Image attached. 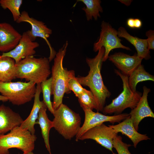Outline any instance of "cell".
Returning <instances> with one entry per match:
<instances>
[{"instance_id":"9c48e42d","label":"cell","mask_w":154,"mask_h":154,"mask_svg":"<svg viewBox=\"0 0 154 154\" xmlns=\"http://www.w3.org/2000/svg\"><path fill=\"white\" fill-rule=\"evenodd\" d=\"M85 114L84 122L76 136L75 140L78 141L80 137L89 129L104 122H109L114 124L120 123L130 116L129 114L124 113L112 116H107L95 112L88 108L82 109Z\"/></svg>"},{"instance_id":"ba28073f","label":"cell","mask_w":154,"mask_h":154,"mask_svg":"<svg viewBox=\"0 0 154 154\" xmlns=\"http://www.w3.org/2000/svg\"><path fill=\"white\" fill-rule=\"evenodd\" d=\"M101 31L98 41L94 43L93 50L97 52L102 47L105 48L103 62L106 61L112 50L117 48H121L127 50H131L129 47L123 45L121 40L118 36L117 31L112 27L108 23L103 21L101 25Z\"/></svg>"},{"instance_id":"836d02e7","label":"cell","mask_w":154,"mask_h":154,"mask_svg":"<svg viewBox=\"0 0 154 154\" xmlns=\"http://www.w3.org/2000/svg\"><path fill=\"white\" fill-rule=\"evenodd\" d=\"M23 154H35L32 151H30L27 153H23Z\"/></svg>"},{"instance_id":"e0dca14e","label":"cell","mask_w":154,"mask_h":154,"mask_svg":"<svg viewBox=\"0 0 154 154\" xmlns=\"http://www.w3.org/2000/svg\"><path fill=\"white\" fill-rule=\"evenodd\" d=\"M36 88L34 104L30 113L20 126L22 128L28 130L33 135H35L34 126L36 124L39 112L41 108L46 107L43 101L40 100V95L42 92L40 84H37Z\"/></svg>"},{"instance_id":"8992f818","label":"cell","mask_w":154,"mask_h":154,"mask_svg":"<svg viewBox=\"0 0 154 154\" xmlns=\"http://www.w3.org/2000/svg\"><path fill=\"white\" fill-rule=\"evenodd\" d=\"M114 72L122 80L123 90L110 104L104 107L102 112L105 115L113 113L115 115L121 114L127 108L133 109L137 105L142 95L141 92L137 91L134 92L131 89L128 84V76L118 70L115 69Z\"/></svg>"},{"instance_id":"7402d4cb","label":"cell","mask_w":154,"mask_h":154,"mask_svg":"<svg viewBox=\"0 0 154 154\" xmlns=\"http://www.w3.org/2000/svg\"><path fill=\"white\" fill-rule=\"evenodd\" d=\"M81 2L86 5L82 9L85 13L88 21L92 20L93 18L96 21L101 16L100 13H102L103 10L101 5V1L100 0H78L77 2Z\"/></svg>"},{"instance_id":"9a60e30c","label":"cell","mask_w":154,"mask_h":154,"mask_svg":"<svg viewBox=\"0 0 154 154\" xmlns=\"http://www.w3.org/2000/svg\"><path fill=\"white\" fill-rule=\"evenodd\" d=\"M23 121L20 115L9 107L3 104L0 106V135L20 126Z\"/></svg>"},{"instance_id":"8fae6325","label":"cell","mask_w":154,"mask_h":154,"mask_svg":"<svg viewBox=\"0 0 154 154\" xmlns=\"http://www.w3.org/2000/svg\"><path fill=\"white\" fill-rule=\"evenodd\" d=\"M39 46L38 42L32 40L26 31L23 33L18 44L14 48L8 52L3 53L0 56L11 57L17 64L25 58L33 56L36 52L35 49Z\"/></svg>"},{"instance_id":"30bf717a","label":"cell","mask_w":154,"mask_h":154,"mask_svg":"<svg viewBox=\"0 0 154 154\" xmlns=\"http://www.w3.org/2000/svg\"><path fill=\"white\" fill-rule=\"evenodd\" d=\"M114 129L102 123L88 130L80 138L79 140L91 139L111 151L113 154V141L117 135Z\"/></svg>"},{"instance_id":"44dd1931","label":"cell","mask_w":154,"mask_h":154,"mask_svg":"<svg viewBox=\"0 0 154 154\" xmlns=\"http://www.w3.org/2000/svg\"><path fill=\"white\" fill-rule=\"evenodd\" d=\"M148 80L154 81V76L147 72L141 64L136 68L128 77L129 86L134 92L136 91V86L139 82Z\"/></svg>"},{"instance_id":"d6986e66","label":"cell","mask_w":154,"mask_h":154,"mask_svg":"<svg viewBox=\"0 0 154 154\" xmlns=\"http://www.w3.org/2000/svg\"><path fill=\"white\" fill-rule=\"evenodd\" d=\"M16 78V63L12 58L0 55V82H11Z\"/></svg>"},{"instance_id":"d4e9b609","label":"cell","mask_w":154,"mask_h":154,"mask_svg":"<svg viewBox=\"0 0 154 154\" xmlns=\"http://www.w3.org/2000/svg\"><path fill=\"white\" fill-rule=\"evenodd\" d=\"M23 2L22 0H0V5L3 9L10 10L14 21L16 22L21 15L20 9Z\"/></svg>"},{"instance_id":"3957f363","label":"cell","mask_w":154,"mask_h":154,"mask_svg":"<svg viewBox=\"0 0 154 154\" xmlns=\"http://www.w3.org/2000/svg\"><path fill=\"white\" fill-rule=\"evenodd\" d=\"M51 73L48 58L27 57L16 64V78L25 79L35 84H40Z\"/></svg>"},{"instance_id":"603a6c76","label":"cell","mask_w":154,"mask_h":154,"mask_svg":"<svg viewBox=\"0 0 154 154\" xmlns=\"http://www.w3.org/2000/svg\"><path fill=\"white\" fill-rule=\"evenodd\" d=\"M16 22L18 23H28L31 25V29L37 32L42 33L50 35L52 33V30L48 28L44 23L30 17L25 11L21 12L20 17Z\"/></svg>"},{"instance_id":"ffe728a7","label":"cell","mask_w":154,"mask_h":154,"mask_svg":"<svg viewBox=\"0 0 154 154\" xmlns=\"http://www.w3.org/2000/svg\"><path fill=\"white\" fill-rule=\"evenodd\" d=\"M46 107L41 108L39 112L38 117L36 124L39 125L41 129V133L46 147L49 153L52 154L49 141V133L53 128L52 121L48 118L46 113Z\"/></svg>"},{"instance_id":"ac0fdd59","label":"cell","mask_w":154,"mask_h":154,"mask_svg":"<svg viewBox=\"0 0 154 154\" xmlns=\"http://www.w3.org/2000/svg\"><path fill=\"white\" fill-rule=\"evenodd\" d=\"M117 31L119 37L125 38L134 46L137 51L136 54L138 57L147 60L151 58L147 39L140 38L130 35L122 27H120Z\"/></svg>"},{"instance_id":"4dcf8cb0","label":"cell","mask_w":154,"mask_h":154,"mask_svg":"<svg viewBox=\"0 0 154 154\" xmlns=\"http://www.w3.org/2000/svg\"><path fill=\"white\" fill-rule=\"evenodd\" d=\"M146 35L147 37V40L148 50H154V31L150 30L147 31L146 33Z\"/></svg>"},{"instance_id":"f1b7e54d","label":"cell","mask_w":154,"mask_h":154,"mask_svg":"<svg viewBox=\"0 0 154 154\" xmlns=\"http://www.w3.org/2000/svg\"><path fill=\"white\" fill-rule=\"evenodd\" d=\"M113 148L116 150L118 154H131L129 148L131 145L124 142L122 138L118 135L113 140Z\"/></svg>"},{"instance_id":"7a4b0ae2","label":"cell","mask_w":154,"mask_h":154,"mask_svg":"<svg viewBox=\"0 0 154 154\" xmlns=\"http://www.w3.org/2000/svg\"><path fill=\"white\" fill-rule=\"evenodd\" d=\"M68 42L66 41L63 46L56 52L52 68V95L53 96L52 106L54 110L62 104L65 93L71 91L67 85L68 70L63 66V61L66 54Z\"/></svg>"},{"instance_id":"2e32d148","label":"cell","mask_w":154,"mask_h":154,"mask_svg":"<svg viewBox=\"0 0 154 154\" xmlns=\"http://www.w3.org/2000/svg\"><path fill=\"white\" fill-rule=\"evenodd\" d=\"M108 126L116 133H121L128 137L133 142L135 148L140 141L150 139L146 134H141L135 129L130 116L117 124Z\"/></svg>"},{"instance_id":"52a82bcc","label":"cell","mask_w":154,"mask_h":154,"mask_svg":"<svg viewBox=\"0 0 154 154\" xmlns=\"http://www.w3.org/2000/svg\"><path fill=\"white\" fill-rule=\"evenodd\" d=\"M36 84L31 82H0V93L14 105H23L31 101L36 91Z\"/></svg>"},{"instance_id":"f546056e","label":"cell","mask_w":154,"mask_h":154,"mask_svg":"<svg viewBox=\"0 0 154 154\" xmlns=\"http://www.w3.org/2000/svg\"><path fill=\"white\" fill-rule=\"evenodd\" d=\"M126 23L129 27L132 29H139L142 25L141 21L137 18H129L127 20Z\"/></svg>"},{"instance_id":"d6a6232c","label":"cell","mask_w":154,"mask_h":154,"mask_svg":"<svg viewBox=\"0 0 154 154\" xmlns=\"http://www.w3.org/2000/svg\"><path fill=\"white\" fill-rule=\"evenodd\" d=\"M8 101V98L2 95H0V101L6 102Z\"/></svg>"},{"instance_id":"83f0119b","label":"cell","mask_w":154,"mask_h":154,"mask_svg":"<svg viewBox=\"0 0 154 154\" xmlns=\"http://www.w3.org/2000/svg\"><path fill=\"white\" fill-rule=\"evenodd\" d=\"M28 35L32 40L33 41L37 37H40L43 39L46 42L50 48V54L48 59L50 62L54 58L56 52L51 46L47 38L50 37V35L45 34L43 33L40 32H37L35 31L32 29L28 30L26 31Z\"/></svg>"},{"instance_id":"4fadbf2b","label":"cell","mask_w":154,"mask_h":154,"mask_svg":"<svg viewBox=\"0 0 154 154\" xmlns=\"http://www.w3.org/2000/svg\"><path fill=\"white\" fill-rule=\"evenodd\" d=\"M143 90L142 96L137 105L129 114L134 126L137 131L139 124L143 119L148 117L154 118V114L149 105L147 100L148 94L151 90L144 86Z\"/></svg>"},{"instance_id":"7c38bea8","label":"cell","mask_w":154,"mask_h":154,"mask_svg":"<svg viewBox=\"0 0 154 154\" xmlns=\"http://www.w3.org/2000/svg\"><path fill=\"white\" fill-rule=\"evenodd\" d=\"M108 59L122 73L127 76L141 64L143 59L136 54L130 56L121 52L109 55Z\"/></svg>"},{"instance_id":"277c9868","label":"cell","mask_w":154,"mask_h":154,"mask_svg":"<svg viewBox=\"0 0 154 154\" xmlns=\"http://www.w3.org/2000/svg\"><path fill=\"white\" fill-rule=\"evenodd\" d=\"M53 114V127L65 139L70 140L76 137L81 127L79 114L62 103L54 110Z\"/></svg>"},{"instance_id":"6da1fadb","label":"cell","mask_w":154,"mask_h":154,"mask_svg":"<svg viewBox=\"0 0 154 154\" xmlns=\"http://www.w3.org/2000/svg\"><path fill=\"white\" fill-rule=\"evenodd\" d=\"M105 51L104 48L102 47L94 58H86V61L90 68L88 74L85 76H78L76 77L81 85L90 88L96 101L98 112L102 111L106 98L111 95L104 84L101 73Z\"/></svg>"},{"instance_id":"5bb4252c","label":"cell","mask_w":154,"mask_h":154,"mask_svg":"<svg viewBox=\"0 0 154 154\" xmlns=\"http://www.w3.org/2000/svg\"><path fill=\"white\" fill-rule=\"evenodd\" d=\"M22 35L10 24L0 23V51L8 52L18 44Z\"/></svg>"},{"instance_id":"1f68e13d","label":"cell","mask_w":154,"mask_h":154,"mask_svg":"<svg viewBox=\"0 0 154 154\" xmlns=\"http://www.w3.org/2000/svg\"><path fill=\"white\" fill-rule=\"evenodd\" d=\"M119 1L128 6H129L132 2V0H119Z\"/></svg>"},{"instance_id":"5b68a950","label":"cell","mask_w":154,"mask_h":154,"mask_svg":"<svg viewBox=\"0 0 154 154\" xmlns=\"http://www.w3.org/2000/svg\"><path fill=\"white\" fill-rule=\"evenodd\" d=\"M37 137L20 126L13 128L6 134L0 135V154H9V149L16 148L23 153L33 151Z\"/></svg>"},{"instance_id":"484cf974","label":"cell","mask_w":154,"mask_h":154,"mask_svg":"<svg viewBox=\"0 0 154 154\" xmlns=\"http://www.w3.org/2000/svg\"><path fill=\"white\" fill-rule=\"evenodd\" d=\"M40 86L43 94V101L48 110L53 114L54 110L50 99L51 95H52L51 77L41 83Z\"/></svg>"},{"instance_id":"cb8c5ba5","label":"cell","mask_w":154,"mask_h":154,"mask_svg":"<svg viewBox=\"0 0 154 154\" xmlns=\"http://www.w3.org/2000/svg\"><path fill=\"white\" fill-rule=\"evenodd\" d=\"M79 103L82 109L88 108L92 110L98 111V104L95 97L90 90L86 89L77 97Z\"/></svg>"},{"instance_id":"4316f807","label":"cell","mask_w":154,"mask_h":154,"mask_svg":"<svg viewBox=\"0 0 154 154\" xmlns=\"http://www.w3.org/2000/svg\"><path fill=\"white\" fill-rule=\"evenodd\" d=\"M67 85L69 90L71 91H72L77 97L85 89L82 87L76 79L74 71L73 70L68 71Z\"/></svg>"}]
</instances>
